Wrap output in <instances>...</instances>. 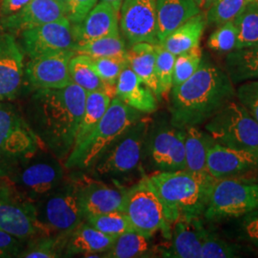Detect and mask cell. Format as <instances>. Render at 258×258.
<instances>
[{
    "instance_id": "obj_1",
    "label": "cell",
    "mask_w": 258,
    "mask_h": 258,
    "mask_svg": "<svg viewBox=\"0 0 258 258\" xmlns=\"http://www.w3.org/2000/svg\"><path fill=\"white\" fill-rule=\"evenodd\" d=\"M87 92L75 83L63 88L36 89L25 120L52 154L64 163L74 147Z\"/></svg>"
},
{
    "instance_id": "obj_2",
    "label": "cell",
    "mask_w": 258,
    "mask_h": 258,
    "mask_svg": "<svg viewBox=\"0 0 258 258\" xmlns=\"http://www.w3.org/2000/svg\"><path fill=\"white\" fill-rule=\"evenodd\" d=\"M170 122L179 128L200 125L211 120L235 97L229 75L202 59L199 68L184 83L170 91Z\"/></svg>"
},
{
    "instance_id": "obj_3",
    "label": "cell",
    "mask_w": 258,
    "mask_h": 258,
    "mask_svg": "<svg viewBox=\"0 0 258 258\" xmlns=\"http://www.w3.org/2000/svg\"><path fill=\"white\" fill-rule=\"evenodd\" d=\"M166 207L170 224L181 217L204 215L215 177L186 169L160 171L148 175Z\"/></svg>"
},
{
    "instance_id": "obj_4",
    "label": "cell",
    "mask_w": 258,
    "mask_h": 258,
    "mask_svg": "<svg viewBox=\"0 0 258 258\" xmlns=\"http://www.w3.org/2000/svg\"><path fill=\"white\" fill-rule=\"evenodd\" d=\"M151 122L150 118L142 117L131 125L87 168L90 175L119 184V180L140 169Z\"/></svg>"
},
{
    "instance_id": "obj_5",
    "label": "cell",
    "mask_w": 258,
    "mask_h": 258,
    "mask_svg": "<svg viewBox=\"0 0 258 258\" xmlns=\"http://www.w3.org/2000/svg\"><path fill=\"white\" fill-rule=\"evenodd\" d=\"M142 117L143 113L130 107L118 97H114L91 134L79 148L72 149L65 160L66 169H87L106 148Z\"/></svg>"
},
{
    "instance_id": "obj_6",
    "label": "cell",
    "mask_w": 258,
    "mask_h": 258,
    "mask_svg": "<svg viewBox=\"0 0 258 258\" xmlns=\"http://www.w3.org/2000/svg\"><path fill=\"white\" fill-rule=\"evenodd\" d=\"M41 148H46L19 109L0 102V178L10 175Z\"/></svg>"
},
{
    "instance_id": "obj_7",
    "label": "cell",
    "mask_w": 258,
    "mask_h": 258,
    "mask_svg": "<svg viewBox=\"0 0 258 258\" xmlns=\"http://www.w3.org/2000/svg\"><path fill=\"white\" fill-rule=\"evenodd\" d=\"M63 162L46 148L18 167L4 179L28 201L36 203L63 183L66 177Z\"/></svg>"
},
{
    "instance_id": "obj_8",
    "label": "cell",
    "mask_w": 258,
    "mask_h": 258,
    "mask_svg": "<svg viewBox=\"0 0 258 258\" xmlns=\"http://www.w3.org/2000/svg\"><path fill=\"white\" fill-rule=\"evenodd\" d=\"M37 219L48 233H71L84 221L77 184L72 177L34 203Z\"/></svg>"
},
{
    "instance_id": "obj_9",
    "label": "cell",
    "mask_w": 258,
    "mask_h": 258,
    "mask_svg": "<svg viewBox=\"0 0 258 258\" xmlns=\"http://www.w3.org/2000/svg\"><path fill=\"white\" fill-rule=\"evenodd\" d=\"M121 211L133 231L153 237L157 231L163 230L170 236L166 207L148 176L126 188Z\"/></svg>"
},
{
    "instance_id": "obj_10",
    "label": "cell",
    "mask_w": 258,
    "mask_h": 258,
    "mask_svg": "<svg viewBox=\"0 0 258 258\" xmlns=\"http://www.w3.org/2000/svg\"><path fill=\"white\" fill-rule=\"evenodd\" d=\"M258 210V182L236 178L215 179L204 216L222 220L244 216Z\"/></svg>"
},
{
    "instance_id": "obj_11",
    "label": "cell",
    "mask_w": 258,
    "mask_h": 258,
    "mask_svg": "<svg viewBox=\"0 0 258 258\" xmlns=\"http://www.w3.org/2000/svg\"><path fill=\"white\" fill-rule=\"evenodd\" d=\"M205 129L222 146L258 152V122L240 103L225 104Z\"/></svg>"
},
{
    "instance_id": "obj_12",
    "label": "cell",
    "mask_w": 258,
    "mask_h": 258,
    "mask_svg": "<svg viewBox=\"0 0 258 258\" xmlns=\"http://www.w3.org/2000/svg\"><path fill=\"white\" fill-rule=\"evenodd\" d=\"M184 128L174 126L170 120L151 122L143 163L153 172L185 169Z\"/></svg>"
},
{
    "instance_id": "obj_13",
    "label": "cell",
    "mask_w": 258,
    "mask_h": 258,
    "mask_svg": "<svg viewBox=\"0 0 258 258\" xmlns=\"http://www.w3.org/2000/svg\"><path fill=\"white\" fill-rule=\"evenodd\" d=\"M0 231L24 242L50 234L37 219L35 205L20 195L7 181L0 185Z\"/></svg>"
},
{
    "instance_id": "obj_14",
    "label": "cell",
    "mask_w": 258,
    "mask_h": 258,
    "mask_svg": "<svg viewBox=\"0 0 258 258\" xmlns=\"http://www.w3.org/2000/svg\"><path fill=\"white\" fill-rule=\"evenodd\" d=\"M21 49L31 58L64 51H75L72 24L68 18L20 32Z\"/></svg>"
},
{
    "instance_id": "obj_15",
    "label": "cell",
    "mask_w": 258,
    "mask_h": 258,
    "mask_svg": "<svg viewBox=\"0 0 258 258\" xmlns=\"http://www.w3.org/2000/svg\"><path fill=\"white\" fill-rule=\"evenodd\" d=\"M157 0H124L120 9V27L129 45L158 44Z\"/></svg>"
},
{
    "instance_id": "obj_16",
    "label": "cell",
    "mask_w": 258,
    "mask_h": 258,
    "mask_svg": "<svg viewBox=\"0 0 258 258\" xmlns=\"http://www.w3.org/2000/svg\"><path fill=\"white\" fill-rule=\"evenodd\" d=\"M77 184L84 218L90 215L121 211L126 188L102 179L81 173L73 176Z\"/></svg>"
},
{
    "instance_id": "obj_17",
    "label": "cell",
    "mask_w": 258,
    "mask_h": 258,
    "mask_svg": "<svg viewBox=\"0 0 258 258\" xmlns=\"http://www.w3.org/2000/svg\"><path fill=\"white\" fill-rule=\"evenodd\" d=\"M75 51H64L31 58L26 66L28 82L36 89L63 88L72 83L69 62Z\"/></svg>"
},
{
    "instance_id": "obj_18",
    "label": "cell",
    "mask_w": 258,
    "mask_h": 258,
    "mask_svg": "<svg viewBox=\"0 0 258 258\" xmlns=\"http://www.w3.org/2000/svg\"><path fill=\"white\" fill-rule=\"evenodd\" d=\"M24 77V55L16 37L0 31V102L15 99Z\"/></svg>"
},
{
    "instance_id": "obj_19",
    "label": "cell",
    "mask_w": 258,
    "mask_h": 258,
    "mask_svg": "<svg viewBox=\"0 0 258 258\" xmlns=\"http://www.w3.org/2000/svg\"><path fill=\"white\" fill-rule=\"evenodd\" d=\"M258 168V152L229 148L214 143L209 149L207 171L217 178H233Z\"/></svg>"
},
{
    "instance_id": "obj_20",
    "label": "cell",
    "mask_w": 258,
    "mask_h": 258,
    "mask_svg": "<svg viewBox=\"0 0 258 258\" xmlns=\"http://www.w3.org/2000/svg\"><path fill=\"white\" fill-rule=\"evenodd\" d=\"M120 11L107 1L96 4L83 21L72 24L77 45L97 38L120 34Z\"/></svg>"
},
{
    "instance_id": "obj_21",
    "label": "cell",
    "mask_w": 258,
    "mask_h": 258,
    "mask_svg": "<svg viewBox=\"0 0 258 258\" xmlns=\"http://www.w3.org/2000/svg\"><path fill=\"white\" fill-rule=\"evenodd\" d=\"M64 18H67V11L60 2L56 0H31L19 13L0 19V21L2 30L13 34Z\"/></svg>"
},
{
    "instance_id": "obj_22",
    "label": "cell",
    "mask_w": 258,
    "mask_h": 258,
    "mask_svg": "<svg viewBox=\"0 0 258 258\" xmlns=\"http://www.w3.org/2000/svg\"><path fill=\"white\" fill-rule=\"evenodd\" d=\"M168 248L163 256L174 258H201L202 243L206 229L200 217H181L174 223Z\"/></svg>"
},
{
    "instance_id": "obj_23",
    "label": "cell",
    "mask_w": 258,
    "mask_h": 258,
    "mask_svg": "<svg viewBox=\"0 0 258 258\" xmlns=\"http://www.w3.org/2000/svg\"><path fill=\"white\" fill-rule=\"evenodd\" d=\"M116 238L83 221L70 233L65 246L64 256L82 254L84 257H103V253L111 249Z\"/></svg>"
},
{
    "instance_id": "obj_24",
    "label": "cell",
    "mask_w": 258,
    "mask_h": 258,
    "mask_svg": "<svg viewBox=\"0 0 258 258\" xmlns=\"http://www.w3.org/2000/svg\"><path fill=\"white\" fill-rule=\"evenodd\" d=\"M116 97L143 114L158 109V99L128 65L121 71L116 83Z\"/></svg>"
},
{
    "instance_id": "obj_25",
    "label": "cell",
    "mask_w": 258,
    "mask_h": 258,
    "mask_svg": "<svg viewBox=\"0 0 258 258\" xmlns=\"http://www.w3.org/2000/svg\"><path fill=\"white\" fill-rule=\"evenodd\" d=\"M156 7L159 43L176 28L202 12L195 0H157Z\"/></svg>"
},
{
    "instance_id": "obj_26",
    "label": "cell",
    "mask_w": 258,
    "mask_h": 258,
    "mask_svg": "<svg viewBox=\"0 0 258 258\" xmlns=\"http://www.w3.org/2000/svg\"><path fill=\"white\" fill-rule=\"evenodd\" d=\"M126 59L131 70L160 100L162 96L157 79L155 44L140 42L131 45L126 52Z\"/></svg>"
},
{
    "instance_id": "obj_27",
    "label": "cell",
    "mask_w": 258,
    "mask_h": 258,
    "mask_svg": "<svg viewBox=\"0 0 258 258\" xmlns=\"http://www.w3.org/2000/svg\"><path fill=\"white\" fill-rule=\"evenodd\" d=\"M206 24V15L201 12L176 28L160 44L173 55H181L200 45Z\"/></svg>"
},
{
    "instance_id": "obj_28",
    "label": "cell",
    "mask_w": 258,
    "mask_h": 258,
    "mask_svg": "<svg viewBox=\"0 0 258 258\" xmlns=\"http://www.w3.org/2000/svg\"><path fill=\"white\" fill-rule=\"evenodd\" d=\"M184 130L185 169L196 173L208 172V152L215 141L207 131L205 132L197 125L186 126Z\"/></svg>"
},
{
    "instance_id": "obj_29",
    "label": "cell",
    "mask_w": 258,
    "mask_h": 258,
    "mask_svg": "<svg viewBox=\"0 0 258 258\" xmlns=\"http://www.w3.org/2000/svg\"><path fill=\"white\" fill-rule=\"evenodd\" d=\"M69 74L72 83L82 87L86 92L102 91L111 99L116 97V88L108 86L101 79L89 55L76 54L69 62Z\"/></svg>"
},
{
    "instance_id": "obj_30",
    "label": "cell",
    "mask_w": 258,
    "mask_h": 258,
    "mask_svg": "<svg viewBox=\"0 0 258 258\" xmlns=\"http://www.w3.org/2000/svg\"><path fill=\"white\" fill-rule=\"evenodd\" d=\"M111 100L112 99L107 94L102 91L87 92L83 117L79 124L74 147L72 149L79 148L91 134L109 107Z\"/></svg>"
},
{
    "instance_id": "obj_31",
    "label": "cell",
    "mask_w": 258,
    "mask_h": 258,
    "mask_svg": "<svg viewBox=\"0 0 258 258\" xmlns=\"http://www.w3.org/2000/svg\"><path fill=\"white\" fill-rule=\"evenodd\" d=\"M226 69L232 83L258 80V46L229 52L226 57Z\"/></svg>"
},
{
    "instance_id": "obj_32",
    "label": "cell",
    "mask_w": 258,
    "mask_h": 258,
    "mask_svg": "<svg viewBox=\"0 0 258 258\" xmlns=\"http://www.w3.org/2000/svg\"><path fill=\"white\" fill-rule=\"evenodd\" d=\"M152 237L135 231H129L118 236L111 249L103 253L104 258H135L152 256Z\"/></svg>"
},
{
    "instance_id": "obj_33",
    "label": "cell",
    "mask_w": 258,
    "mask_h": 258,
    "mask_svg": "<svg viewBox=\"0 0 258 258\" xmlns=\"http://www.w3.org/2000/svg\"><path fill=\"white\" fill-rule=\"evenodd\" d=\"M70 233L43 234L28 241L19 257L56 258L64 256V249Z\"/></svg>"
},
{
    "instance_id": "obj_34",
    "label": "cell",
    "mask_w": 258,
    "mask_h": 258,
    "mask_svg": "<svg viewBox=\"0 0 258 258\" xmlns=\"http://www.w3.org/2000/svg\"><path fill=\"white\" fill-rule=\"evenodd\" d=\"M233 23L237 30L236 49L258 46V0L248 2Z\"/></svg>"
},
{
    "instance_id": "obj_35",
    "label": "cell",
    "mask_w": 258,
    "mask_h": 258,
    "mask_svg": "<svg viewBox=\"0 0 258 258\" xmlns=\"http://www.w3.org/2000/svg\"><path fill=\"white\" fill-rule=\"evenodd\" d=\"M76 54L91 56L92 58L124 55L127 52L124 40L120 34L97 38L79 44L75 49Z\"/></svg>"
},
{
    "instance_id": "obj_36",
    "label": "cell",
    "mask_w": 258,
    "mask_h": 258,
    "mask_svg": "<svg viewBox=\"0 0 258 258\" xmlns=\"http://www.w3.org/2000/svg\"><path fill=\"white\" fill-rule=\"evenodd\" d=\"M84 221L96 230L112 237H118L126 231H133L126 215L122 211L90 215L85 217Z\"/></svg>"
},
{
    "instance_id": "obj_37",
    "label": "cell",
    "mask_w": 258,
    "mask_h": 258,
    "mask_svg": "<svg viewBox=\"0 0 258 258\" xmlns=\"http://www.w3.org/2000/svg\"><path fill=\"white\" fill-rule=\"evenodd\" d=\"M248 2V0H215L206 11L207 23L219 27L227 22H233Z\"/></svg>"
},
{
    "instance_id": "obj_38",
    "label": "cell",
    "mask_w": 258,
    "mask_h": 258,
    "mask_svg": "<svg viewBox=\"0 0 258 258\" xmlns=\"http://www.w3.org/2000/svg\"><path fill=\"white\" fill-rule=\"evenodd\" d=\"M156 74L161 96H167L173 86V70L176 55L167 51L160 43L155 44Z\"/></svg>"
},
{
    "instance_id": "obj_39",
    "label": "cell",
    "mask_w": 258,
    "mask_h": 258,
    "mask_svg": "<svg viewBox=\"0 0 258 258\" xmlns=\"http://www.w3.org/2000/svg\"><path fill=\"white\" fill-rule=\"evenodd\" d=\"M202 59L203 55L200 45L181 55H176L172 87L178 86L188 80L197 71Z\"/></svg>"
},
{
    "instance_id": "obj_40",
    "label": "cell",
    "mask_w": 258,
    "mask_h": 258,
    "mask_svg": "<svg viewBox=\"0 0 258 258\" xmlns=\"http://www.w3.org/2000/svg\"><path fill=\"white\" fill-rule=\"evenodd\" d=\"M240 247L218 237L215 233L206 230L204 234L201 258L238 257Z\"/></svg>"
},
{
    "instance_id": "obj_41",
    "label": "cell",
    "mask_w": 258,
    "mask_h": 258,
    "mask_svg": "<svg viewBox=\"0 0 258 258\" xmlns=\"http://www.w3.org/2000/svg\"><path fill=\"white\" fill-rule=\"evenodd\" d=\"M93 64L102 81L108 86L116 88V83L121 71L128 65L124 55L92 58Z\"/></svg>"
},
{
    "instance_id": "obj_42",
    "label": "cell",
    "mask_w": 258,
    "mask_h": 258,
    "mask_svg": "<svg viewBox=\"0 0 258 258\" xmlns=\"http://www.w3.org/2000/svg\"><path fill=\"white\" fill-rule=\"evenodd\" d=\"M237 30L233 22H227L219 26L208 39V46L217 52H231L236 49Z\"/></svg>"
},
{
    "instance_id": "obj_43",
    "label": "cell",
    "mask_w": 258,
    "mask_h": 258,
    "mask_svg": "<svg viewBox=\"0 0 258 258\" xmlns=\"http://www.w3.org/2000/svg\"><path fill=\"white\" fill-rule=\"evenodd\" d=\"M235 96L252 118L258 122V81H250L241 84Z\"/></svg>"
},
{
    "instance_id": "obj_44",
    "label": "cell",
    "mask_w": 258,
    "mask_h": 258,
    "mask_svg": "<svg viewBox=\"0 0 258 258\" xmlns=\"http://www.w3.org/2000/svg\"><path fill=\"white\" fill-rule=\"evenodd\" d=\"M98 0H68L67 3V18L72 24L83 21L87 14L97 4Z\"/></svg>"
},
{
    "instance_id": "obj_45",
    "label": "cell",
    "mask_w": 258,
    "mask_h": 258,
    "mask_svg": "<svg viewBox=\"0 0 258 258\" xmlns=\"http://www.w3.org/2000/svg\"><path fill=\"white\" fill-rule=\"evenodd\" d=\"M24 247V241L0 231V258L19 257Z\"/></svg>"
},
{
    "instance_id": "obj_46",
    "label": "cell",
    "mask_w": 258,
    "mask_h": 258,
    "mask_svg": "<svg viewBox=\"0 0 258 258\" xmlns=\"http://www.w3.org/2000/svg\"><path fill=\"white\" fill-rule=\"evenodd\" d=\"M241 226L245 237L258 248V210L245 214Z\"/></svg>"
},
{
    "instance_id": "obj_47",
    "label": "cell",
    "mask_w": 258,
    "mask_h": 258,
    "mask_svg": "<svg viewBox=\"0 0 258 258\" xmlns=\"http://www.w3.org/2000/svg\"><path fill=\"white\" fill-rule=\"evenodd\" d=\"M31 0H0V19L16 15Z\"/></svg>"
},
{
    "instance_id": "obj_48",
    "label": "cell",
    "mask_w": 258,
    "mask_h": 258,
    "mask_svg": "<svg viewBox=\"0 0 258 258\" xmlns=\"http://www.w3.org/2000/svg\"><path fill=\"white\" fill-rule=\"evenodd\" d=\"M214 1L215 0H195L196 4L198 5V7L201 11H207L212 6V4Z\"/></svg>"
},
{
    "instance_id": "obj_49",
    "label": "cell",
    "mask_w": 258,
    "mask_h": 258,
    "mask_svg": "<svg viewBox=\"0 0 258 258\" xmlns=\"http://www.w3.org/2000/svg\"><path fill=\"white\" fill-rule=\"evenodd\" d=\"M101 1H107V2H109L111 4H113L116 9L120 11V6H121V4H122V2L124 0H101Z\"/></svg>"
},
{
    "instance_id": "obj_50",
    "label": "cell",
    "mask_w": 258,
    "mask_h": 258,
    "mask_svg": "<svg viewBox=\"0 0 258 258\" xmlns=\"http://www.w3.org/2000/svg\"><path fill=\"white\" fill-rule=\"evenodd\" d=\"M58 2H60L62 5H64L65 7H67V3H68V0H56ZM67 11V10H66Z\"/></svg>"
},
{
    "instance_id": "obj_51",
    "label": "cell",
    "mask_w": 258,
    "mask_h": 258,
    "mask_svg": "<svg viewBox=\"0 0 258 258\" xmlns=\"http://www.w3.org/2000/svg\"><path fill=\"white\" fill-rule=\"evenodd\" d=\"M0 31H2V27H1V21H0Z\"/></svg>"
},
{
    "instance_id": "obj_52",
    "label": "cell",
    "mask_w": 258,
    "mask_h": 258,
    "mask_svg": "<svg viewBox=\"0 0 258 258\" xmlns=\"http://www.w3.org/2000/svg\"><path fill=\"white\" fill-rule=\"evenodd\" d=\"M248 1L249 2V1H253V0H248Z\"/></svg>"
}]
</instances>
